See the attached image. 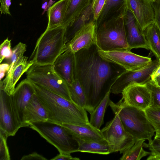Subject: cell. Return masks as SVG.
I'll use <instances>...</instances> for the list:
<instances>
[{
    "label": "cell",
    "instance_id": "cell-1",
    "mask_svg": "<svg viewBox=\"0 0 160 160\" xmlns=\"http://www.w3.org/2000/svg\"><path fill=\"white\" fill-rule=\"evenodd\" d=\"M75 55L76 78L86 95L84 109L90 113L125 70L102 58L96 44L78 51Z\"/></svg>",
    "mask_w": 160,
    "mask_h": 160
},
{
    "label": "cell",
    "instance_id": "cell-2",
    "mask_svg": "<svg viewBox=\"0 0 160 160\" xmlns=\"http://www.w3.org/2000/svg\"><path fill=\"white\" fill-rule=\"evenodd\" d=\"M35 93L45 107L48 120L63 123L85 124L89 122L86 111L72 101L32 83Z\"/></svg>",
    "mask_w": 160,
    "mask_h": 160
},
{
    "label": "cell",
    "instance_id": "cell-3",
    "mask_svg": "<svg viewBox=\"0 0 160 160\" xmlns=\"http://www.w3.org/2000/svg\"><path fill=\"white\" fill-rule=\"evenodd\" d=\"M109 105L113 112H117L121 123L126 131L137 141L145 139L151 143L155 130L146 116L145 111L130 106L110 100Z\"/></svg>",
    "mask_w": 160,
    "mask_h": 160
},
{
    "label": "cell",
    "instance_id": "cell-4",
    "mask_svg": "<svg viewBox=\"0 0 160 160\" xmlns=\"http://www.w3.org/2000/svg\"><path fill=\"white\" fill-rule=\"evenodd\" d=\"M65 31L62 26L46 29L38 39L29 60L37 65H53L67 48Z\"/></svg>",
    "mask_w": 160,
    "mask_h": 160
},
{
    "label": "cell",
    "instance_id": "cell-5",
    "mask_svg": "<svg viewBox=\"0 0 160 160\" xmlns=\"http://www.w3.org/2000/svg\"><path fill=\"white\" fill-rule=\"evenodd\" d=\"M29 127L36 131L59 153L71 154L78 152V141L72 132L62 125L46 120L30 123Z\"/></svg>",
    "mask_w": 160,
    "mask_h": 160
},
{
    "label": "cell",
    "instance_id": "cell-6",
    "mask_svg": "<svg viewBox=\"0 0 160 160\" xmlns=\"http://www.w3.org/2000/svg\"><path fill=\"white\" fill-rule=\"evenodd\" d=\"M96 45L104 51L129 49L124 16L104 22L97 27Z\"/></svg>",
    "mask_w": 160,
    "mask_h": 160
},
{
    "label": "cell",
    "instance_id": "cell-7",
    "mask_svg": "<svg viewBox=\"0 0 160 160\" xmlns=\"http://www.w3.org/2000/svg\"><path fill=\"white\" fill-rule=\"evenodd\" d=\"M26 75L27 78L32 82L72 101L68 84L57 73L53 65L34 63Z\"/></svg>",
    "mask_w": 160,
    "mask_h": 160
},
{
    "label": "cell",
    "instance_id": "cell-8",
    "mask_svg": "<svg viewBox=\"0 0 160 160\" xmlns=\"http://www.w3.org/2000/svg\"><path fill=\"white\" fill-rule=\"evenodd\" d=\"M114 116L101 130L109 147L110 153L119 152L122 153L134 145L133 137L125 130L117 112Z\"/></svg>",
    "mask_w": 160,
    "mask_h": 160
},
{
    "label": "cell",
    "instance_id": "cell-9",
    "mask_svg": "<svg viewBox=\"0 0 160 160\" xmlns=\"http://www.w3.org/2000/svg\"><path fill=\"white\" fill-rule=\"evenodd\" d=\"M130 50L104 51L98 48L99 55L104 60L116 64L126 70L133 71L141 69L152 61L151 58L132 52Z\"/></svg>",
    "mask_w": 160,
    "mask_h": 160
},
{
    "label": "cell",
    "instance_id": "cell-10",
    "mask_svg": "<svg viewBox=\"0 0 160 160\" xmlns=\"http://www.w3.org/2000/svg\"><path fill=\"white\" fill-rule=\"evenodd\" d=\"M160 65V61L156 59L139 69L125 70L112 85L111 92L115 94L122 93L124 88L132 82L147 84L151 80L152 73Z\"/></svg>",
    "mask_w": 160,
    "mask_h": 160
},
{
    "label": "cell",
    "instance_id": "cell-11",
    "mask_svg": "<svg viewBox=\"0 0 160 160\" xmlns=\"http://www.w3.org/2000/svg\"><path fill=\"white\" fill-rule=\"evenodd\" d=\"M118 102L145 111L152 104V92L147 84L132 82L123 90Z\"/></svg>",
    "mask_w": 160,
    "mask_h": 160
},
{
    "label": "cell",
    "instance_id": "cell-12",
    "mask_svg": "<svg viewBox=\"0 0 160 160\" xmlns=\"http://www.w3.org/2000/svg\"><path fill=\"white\" fill-rule=\"evenodd\" d=\"M22 127L12 105L11 95L0 89V130L8 137L15 136Z\"/></svg>",
    "mask_w": 160,
    "mask_h": 160
},
{
    "label": "cell",
    "instance_id": "cell-13",
    "mask_svg": "<svg viewBox=\"0 0 160 160\" xmlns=\"http://www.w3.org/2000/svg\"><path fill=\"white\" fill-rule=\"evenodd\" d=\"M35 93L32 82L26 78L18 85L11 95L12 105L22 127H24V118L26 107Z\"/></svg>",
    "mask_w": 160,
    "mask_h": 160
},
{
    "label": "cell",
    "instance_id": "cell-14",
    "mask_svg": "<svg viewBox=\"0 0 160 160\" xmlns=\"http://www.w3.org/2000/svg\"><path fill=\"white\" fill-rule=\"evenodd\" d=\"M127 9L132 13L143 31L155 22V12L152 0H126Z\"/></svg>",
    "mask_w": 160,
    "mask_h": 160
},
{
    "label": "cell",
    "instance_id": "cell-15",
    "mask_svg": "<svg viewBox=\"0 0 160 160\" xmlns=\"http://www.w3.org/2000/svg\"><path fill=\"white\" fill-rule=\"evenodd\" d=\"M124 21L130 49L141 48L149 50L143 32L132 13L128 9L124 16Z\"/></svg>",
    "mask_w": 160,
    "mask_h": 160
},
{
    "label": "cell",
    "instance_id": "cell-16",
    "mask_svg": "<svg viewBox=\"0 0 160 160\" xmlns=\"http://www.w3.org/2000/svg\"><path fill=\"white\" fill-rule=\"evenodd\" d=\"M97 29L96 21L93 20L90 22L76 33L67 44V48L75 53L96 44Z\"/></svg>",
    "mask_w": 160,
    "mask_h": 160
},
{
    "label": "cell",
    "instance_id": "cell-17",
    "mask_svg": "<svg viewBox=\"0 0 160 160\" xmlns=\"http://www.w3.org/2000/svg\"><path fill=\"white\" fill-rule=\"evenodd\" d=\"M53 65L56 72L68 85H71L76 79L75 53L69 48L58 57Z\"/></svg>",
    "mask_w": 160,
    "mask_h": 160
},
{
    "label": "cell",
    "instance_id": "cell-18",
    "mask_svg": "<svg viewBox=\"0 0 160 160\" xmlns=\"http://www.w3.org/2000/svg\"><path fill=\"white\" fill-rule=\"evenodd\" d=\"M28 57L23 56L17 61L10 73L0 81V89L4 90L10 95L12 94L17 82L34 64L32 61L28 60Z\"/></svg>",
    "mask_w": 160,
    "mask_h": 160
},
{
    "label": "cell",
    "instance_id": "cell-19",
    "mask_svg": "<svg viewBox=\"0 0 160 160\" xmlns=\"http://www.w3.org/2000/svg\"><path fill=\"white\" fill-rule=\"evenodd\" d=\"M48 120L46 110L35 93L25 108L24 118V127H29L32 123Z\"/></svg>",
    "mask_w": 160,
    "mask_h": 160
},
{
    "label": "cell",
    "instance_id": "cell-20",
    "mask_svg": "<svg viewBox=\"0 0 160 160\" xmlns=\"http://www.w3.org/2000/svg\"><path fill=\"white\" fill-rule=\"evenodd\" d=\"M127 10L126 0H106L96 21L97 27L111 19L124 16Z\"/></svg>",
    "mask_w": 160,
    "mask_h": 160
},
{
    "label": "cell",
    "instance_id": "cell-21",
    "mask_svg": "<svg viewBox=\"0 0 160 160\" xmlns=\"http://www.w3.org/2000/svg\"><path fill=\"white\" fill-rule=\"evenodd\" d=\"M61 125L68 129L76 138L84 140H97L105 139L100 129L91 125L63 123Z\"/></svg>",
    "mask_w": 160,
    "mask_h": 160
},
{
    "label": "cell",
    "instance_id": "cell-22",
    "mask_svg": "<svg viewBox=\"0 0 160 160\" xmlns=\"http://www.w3.org/2000/svg\"><path fill=\"white\" fill-rule=\"evenodd\" d=\"M93 20L91 2L73 21L66 28L65 38L66 44L72 39L78 31Z\"/></svg>",
    "mask_w": 160,
    "mask_h": 160
},
{
    "label": "cell",
    "instance_id": "cell-23",
    "mask_svg": "<svg viewBox=\"0 0 160 160\" xmlns=\"http://www.w3.org/2000/svg\"><path fill=\"white\" fill-rule=\"evenodd\" d=\"M69 0H59L48 9V23L46 29L61 26L68 6Z\"/></svg>",
    "mask_w": 160,
    "mask_h": 160
},
{
    "label": "cell",
    "instance_id": "cell-24",
    "mask_svg": "<svg viewBox=\"0 0 160 160\" xmlns=\"http://www.w3.org/2000/svg\"><path fill=\"white\" fill-rule=\"evenodd\" d=\"M76 138L78 144V152L102 155L110 153L108 144L105 139L84 140Z\"/></svg>",
    "mask_w": 160,
    "mask_h": 160
},
{
    "label": "cell",
    "instance_id": "cell-25",
    "mask_svg": "<svg viewBox=\"0 0 160 160\" xmlns=\"http://www.w3.org/2000/svg\"><path fill=\"white\" fill-rule=\"evenodd\" d=\"M143 32L149 50L160 61V32L155 22L148 25Z\"/></svg>",
    "mask_w": 160,
    "mask_h": 160
},
{
    "label": "cell",
    "instance_id": "cell-26",
    "mask_svg": "<svg viewBox=\"0 0 160 160\" xmlns=\"http://www.w3.org/2000/svg\"><path fill=\"white\" fill-rule=\"evenodd\" d=\"M92 0H69L61 26L65 28L89 5Z\"/></svg>",
    "mask_w": 160,
    "mask_h": 160
},
{
    "label": "cell",
    "instance_id": "cell-27",
    "mask_svg": "<svg viewBox=\"0 0 160 160\" xmlns=\"http://www.w3.org/2000/svg\"><path fill=\"white\" fill-rule=\"evenodd\" d=\"M111 90L106 94L93 111L90 114V123L96 128L100 129L104 123V118L106 109L109 105Z\"/></svg>",
    "mask_w": 160,
    "mask_h": 160
},
{
    "label": "cell",
    "instance_id": "cell-28",
    "mask_svg": "<svg viewBox=\"0 0 160 160\" xmlns=\"http://www.w3.org/2000/svg\"><path fill=\"white\" fill-rule=\"evenodd\" d=\"M145 139L137 141L133 145L126 150L120 158L121 160H140L142 158L149 155L150 152L145 151L143 148Z\"/></svg>",
    "mask_w": 160,
    "mask_h": 160
},
{
    "label": "cell",
    "instance_id": "cell-29",
    "mask_svg": "<svg viewBox=\"0 0 160 160\" xmlns=\"http://www.w3.org/2000/svg\"><path fill=\"white\" fill-rule=\"evenodd\" d=\"M68 86L72 101L84 109L86 103V96L78 80L76 79Z\"/></svg>",
    "mask_w": 160,
    "mask_h": 160
},
{
    "label": "cell",
    "instance_id": "cell-30",
    "mask_svg": "<svg viewBox=\"0 0 160 160\" xmlns=\"http://www.w3.org/2000/svg\"><path fill=\"white\" fill-rule=\"evenodd\" d=\"M27 47L26 44L20 42L13 48L11 57L5 59L6 63H8L9 65V69L6 73V75L10 73L15 63L23 56L27 50Z\"/></svg>",
    "mask_w": 160,
    "mask_h": 160
},
{
    "label": "cell",
    "instance_id": "cell-31",
    "mask_svg": "<svg viewBox=\"0 0 160 160\" xmlns=\"http://www.w3.org/2000/svg\"><path fill=\"white\" fill-rule=\"evenodd\" d=\"M145 112L156 133H160V108L151 106Z\"/></svg>",
    "mask_w": 160,
    "mask_h": 160
},
{
    "label": "cell",
    "instance_id": "cell-32",
    "mask_svg": "<svg viewBox=\"0 0 160 160\" xmlns=\"http://www.w3.org/2000/svg\"><path fill=\"white\" fill-rule=\"evenodd\" d=\"M143 146L150 151L147 160H160V140L154 138L150 144L144 142Z\"/></svg>",
    "mask_w": 160,
    "mask_h": 160
},
{
    "label": "cell",
    "instance_id": "cell-33",
    "mask_svg": "<svg viewBox=\"0 0 160 160\" xmlns=\"http://www.w3.org/2000/svg\"><path fill=\"white\" fill-rule=\"evenodd\" d=\"M7 135L0 130V160H10V155L7 143Z\"/></svg>",
    "mask_w": 160,
    "mask_h": 160
},
{
    "label": "cell",
    "instance_id": "cell-34",
    "mask_svg": "<svg viewBox=\"0 0 160 160\" xmlns=\"http://www.w3.org/2000/svg\"><path fill=\"white\" fill-rule=\"evenodd\" d=\"M147 84L152 92V104L151 106L160 108V88L151 80Z\"/></svg>",
    "mask_w": 160,
    "mask_h": 160
},
{
    "label": "cell",
    "instance_id": "cell-35",
    "mask_svg": "<svg viewBox=\"0 0 160 160\" xmlns=\"http://www.w3.org/2000/svg\"><path fill=\"white\" fill-rule=\"evenodd\" d=\"M11 40L8 38L4 40L0 45V63L4 59L9 58L12 54Z\"/></svg>",
    "mask_w": 160,
    "mask_h": 160
},
{
    "label": "cell",
    "instance_id": "cell-36",
    "mask_svg": "<svg viewBox=\"0 0 160 160\" xmlns=\"http://www.w3.org/2000/svg\"><path fill=\"white\" fill-rule=\"evenodd\" d=\"M106 0H92L94 20L96 21L105 4Z\"/></svg>",
    "mask_w": 160,
    "mask_h": 160
},
{
    "label": "cell",
    "instance_id": "cell-37",
    "mask_svg": "<svg viewBox=\"0 0 160 160\" xmlns=\"http://www.w3.org/2000/svg\"><path fill=\"white\" fill-rule=\"evenodd\" d=\"M155 12V22L160 32V0L153 2Z\"/></svg>",
    "mask_w": 160,
    "mask_h": 160
},
{
    "label": "cell",
    "instance_id": "cell-38",
    "mask_svg": "<svg viewBox=\"0 0 160 160\" xmlns=\"http://www.w3.org/2000/svg\"><path fill=\"white\" fill-rule=\"evenodd\" d=\"M0 2L1 14H8L11 15L10 7L11 4V0H0Z\"/></svg>",
    "mask_w": 160,
    "mask_h": 160
},
{
    "label": "cell",
    "instance_id": "cell-39",
    "mask_svg": "<svg viewBox=\"0 0 160 160\" xmlns=\"http://www.w3.org/2000/svg\"><path fill=\"white\" fill-rule=\"evenodd\" d=\"M21 160H46L47 159L42 155L36 152H33L28 155H24Z\"/></svg>",
    "mask_w": 160,
    "mask_h": 160
},
{
    "label": "cell",
    "instance_id": "cell-40",
    "mask_svg": "<svg viewBox=\"0 0 160 160\" xmlns=\"http://www.w3.org/2000/svg\"><path fill=\"white\" fill-rule=\"evenodd\" d=\"M52 160H80L79 158L73 157L71 154L59 153L56 156L51 159Z\"/></svg>",
    "mask_w": 160,
    "mask_h": 160
},
{
    "label": "cell",
    "instance_id": "cell-41",
    "mask_svg": "<svg viewBox=\"0 0 160 160\" xmlns=\"http://www.w3.org/2000/svg\"><path fill=\"white\" fill-rule=\"evenodd\" d=\"M9 68V65L7 63H0V79L1 81L4 77L6 73H7Z\"/></svg>",
    "mask_w": 160,
    "mask_h": 160
},
{
    "label": "cell",
    "instance_id": "cell-42",
    "mask_svg": "<svg viewBox=\"0 0 160 160\" xmlns=\"http://www.w3.org/2000/svg\"><path fill=\"white\" fill-rule=\"evenodd\" d=\"M48 0H42V8L44 10V11L43 12V14L48 9Z\"/></svg>",
    "mask_w": 160,
    "mask_h": 160
},
{
    "label": "cell",
    "instance_id": "cell-43",
    "mask_svg": "<svg viewBox=\"0 0 160 160\" xmlns=\"http://www.w3.org/2000/svg\"><path fill=\"white\" fill-rule=\"evenodd\" d=\"M154 138L160 140V133H156Z\"/></svg>",
    "mask_w": 160,
    "mask_h": 160
},
{
    "label": "cell",
    "instance_id": "cell-44",
    "mask_svg": "<svg viewBox=\"0 0 160 160\" xmlns=\"http://www.w3.org/2000/svg\"><path fill=\"white\" fill-rule=\"evenodd\" d=\"M155 82H160V75L157 76L154 80H152Z\"/></svg>",
    "mask_w": 160,
    "mask_h": 160
},
{
    "label": "cell",
    "instance_id": "cell-45",
    "mask_svg": "<svg viewBox=\"0 0 160 160\" xmlns=\"http://www.w3.org/2000/svg\"><path fill=\"white\" fill-rule=\"evenodd\" d=\"M154 82L156 85H157V86H158L160 88V82H155L154 81Z\"/></svg>",
    "mask_w": 160,
    "mask_h": 160
},
{
    "label": "cell",
    "instance_id": "cell-46",
    "mask_svg": "<svg viewBox=\"0 0 160 160\" xmlns=\"http://www.w3.org/2000/svg\"><path fill=\"white\" fill-rule=\"evenodd\" d=\"M153 2H155L157 0H152Z\"/></svg>",
    "mask_w": 160,
    "mask_h": 160
}]
</instances>
